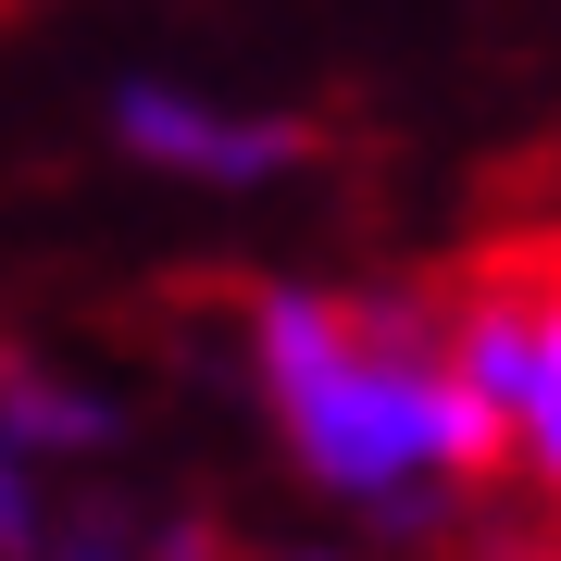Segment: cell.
Wrapping results in <instances>:
<instances>
[{
	"mask_svg": "<svg viewBox=\"0 0 561 561\" xmlns=\"http://www.w3.org/2000/svg\"><path fill=\"white\" fill-rule=\"evenodd\" d=\"M250 375L287 461L350 500L362 524L412 537L437 524V486H474L512 449V424L449 375V324L424 300H324V287H262L250 300Z\"/></svg>",
	"mask_w": 561,
	"mask_h": 561,
	"instance_id": "obj_1",
	"label": "cell"
},
{
	"mask_svg": "<svg viewBox=\"0 0 561 561\" xmlns=\"http://www.w3.org/2000/svg\"><path fill=\"white\" fill-rule=\"evenodd\" d=\"M101 125H113L125 162H150V175H175V187H275V175H300L324 150L300 113H225V101H187V88H162V76H125L101 101Z\"/></svg>",
	"mask_w": 561,
	"mask_h": 561,
	"instance_id": "obj_2",
	"label": "cell"
},
{
	"mask_svg": "<svg viewBox=\"0 0 561 561\" xmlns=\"http://www.w3.org/2000/svg\"><path fill=\"white\" fill-rule=\"evenodd\" d=\"M113 437H125V412L101 400V387L50 375L38 350H0V449H25L50 474V461H101Z\"/></svg>",
	"mask_w": 561,
	"mask_h": 561,
	"instance_id": "obj_3",
	"label": "cell"
},
{
	"mask_svg": "<svg viewBox=\"0 0 561 561\" xmlns=\"http://www.w3.org/2000/svg\"><path fill=\"white\" fill-rule=\"evenodd\" d=\"M500 424H512V449L561 486V300H537V324H524V375H512Z\"/></svg>",
	"mask_w": 561,
	"mask_h": 561,
	"instance_id": "obj_4",
	"label": "cell"
},
{
	"mask_svg": "<svg viewBox=\"0 0 561 561\" xmlns=\"http://www.w3.org/2000/svg\"><path fill=\"white\" fill-rule=\"evenodd\" d=\"M38 561H150V537H138V512H113V500H76V512H50Z\"/></svg>",
	"mask_w": 561,
	"mask_h": 561,
	"instance_id": "obj_5",
	"label": "cell"
},
{
	"mask_svg": "<svg viewBox=\"0 0 561 561\" xmlns=\"http://www.w3.org/2000/svg\"><path fill=\"white\" fill-rule=\"evenodd\" d=\"M38 537H50V486L25 449H0V561H38Z\"/></svg>",
	"mask_w": 561,
	"mask_h": 561,
	"instance_id": "obj_6",
	"label": "cell"
},
{
	"mask_svg": "<svg viewBox=\"0 0 561 561\" xmlns=\"http://www.w3.org/2000/svg\"><path fill=\"white\" fill-rule=\"evenodd\" d=\"M150 561H225V537H213V524H162Z\"/></svg>",
	"mask_w": 561,
	"mask_h": 561,
	"instance_id": "obj_7",
	"label": "cell"
}]
</instances>
